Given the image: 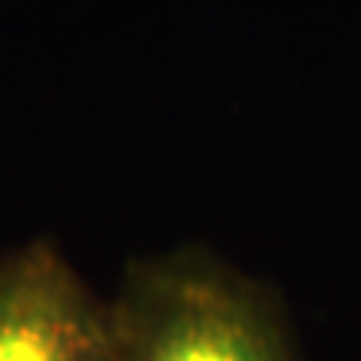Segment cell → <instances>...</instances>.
Here are the masks:
<instances>
[{
  "instance_id": "2",
  "label": "cell",
  "mask_w": 361,
  "mask_h": 361,
  "mask_svg": "<svg viewBox=\"0 0 361 361\" xmlns=\"http://www.w3.org/2000/svg\"><path fill=\"white\" fill-rule=\"evenodd\" d=\"M0 361H115L109 301L45 238L0 256Z\"/></svg>"
},
{
  "instance_id": "1",
  "label": "cell",
  "mask_w": 361,
  "mask_h": 361,
  "mask_svg": "<svg viewBox=\"0 0 361 361\" xmlns=\"http://www.w3.org/2000/svg\"><path fill=\"white\" fill-rule=\"evenodd\" d=\"M109 310L115 361H298L280 301L202 247L130 262Z\"/></svg>"
}]
</instances>
